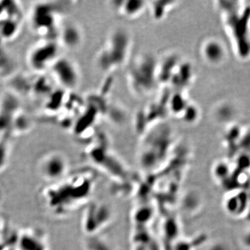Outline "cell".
<instances>
[{"instance_id": "6da1fadb", "label": "cell", "mask_w": 250, "mask_h": 250, "mask_svg": "<svg viewBox=\"0 0 250 250\" xmlns=\"http://www.w3.org/2000/svg\"><path fill=\"white\" fill-rule=\"evenodd\" d=\"M218 9L235 53L243 60L249 59L250 6L241 1H222Z\"/></svg>"}, {"instance_id": "7a4b0ae2", "label": "cell", "mask_w": 250, "mask_h": 250, "mask_svg": "<svg viewBox=\"0 0 250 250\" xmlns=\"http://www.w3.org/2000/svg\"><path fill=\"white\" fill-rule=\"evenodd\" d=\"M56 46L51 42H39L33 47L29 56L31 66L38 70H42L47 66L52 67L57 60Z\"/></svg>"}, {"instance_id": "3957f363", "label": "cell", "mask_w": 250, "mask_h": 250, "mask_svg": "<svg viewBox=\"0 0 250 250\" xmlns=\"http://www.w3.org/2000/svg\"><path fill=\"white\" fill-rule=\"evenodd\" d=\"M54 77L67 88H73L79 83V72L73 62L68 59H57L51 67Z\"/></svg>"}, {"instance_id": "277c9868", "label": "cell", "mask_w": 250, "mask_h": 250, "mask_svg": "<svg viewBox=\"0 0 250 250\" xmlns=\"http://www.w3.org/2000/svg\"><path fill=\"white\" fill-rule=\"evenodd\" d=\"M111 212L109 207L104 204H95L90 206V208H88L85 214L83 220V227L89 236L98 235L99 231H101L104 227L106 226L111 218L99 216Z\"/></svg>"}, {"instance_id": "5b68a950", "label": "cell", "mask_w": 250, "mask_h": 250, "mask_svg": "<svg viewBox=\"0 0 250 250\" xmlns=\"http://www.w3.org/2000/svg\"><path fill=\"white\" fill-rule=\"evenodd\" d=\"M200 53L206 62L210 65H219L223 63L227 59L228 51L221 41L215 39H208L202 42Z\"/></svg>"}, {"instance_id": "8992f818", "label": "cell", "mask_w": 250, "mask_h": 250, "mask_svg": "<svg viewBox=\"0 0 250 250\" xmlns=\"http://www.w3.org/2000/svg\"><path fill=\"white\" fill-rule=\"evenodd\" d=\"M43 170L49 179H59L67 171V164L65 158L58 154L49 155L44 162Z\"/></svg>"}, {"instance_id": "52a82bcc", "label": "cell", "mask_w": 250, "mask_h": 250, "mask_svg": "<svg viewBox=\"0 0 250 250\" xmlns=\"http://www.w3.org/2000/svg\"><path fill=\"white\" fill-rule=\"evenodd\" d=\"M145 9V2L141 1H126L120 6L119 10L123 16L126 18H135L139 16Z\"/></svg>"}, {"instance_id": "ba28073f", "label": "cell", "mask_w": 250, "mask_h": 250, "mask_svg": "<svg viewBox=\"0 0 250 250\" xmlns=\"http://www.w3.org/2000/svg\"><path fill=\"white\" fill-rule=\"evenodd\" d=\"M85 250H115L113 246L104 238L95 236H90L85 243Z\"/></svg>"}, {"instance_id": "9c48e42d", "label": "cell", "mask_w": 250, "mask_h": 250, "mask_svg": "<svg viewBox=\"0 0 250 250\" xmlns=\"http://www.w3.org/2000/svg\"><path fill=\"white\" fill-rule=\"evenodd\" d=\"M242 243L247 249L250 250V230L247 231L242 237Z\"/></svg>"}, {"instance_id": "30bf717a", "label": "cell", "mask_w": 250, "mask_h": 250, "mask_svg": "<svg viewBox=\"0 0 250 250\" xmlns=\"http://www.w3.org/2000/svg\"><path fill=\"white\" fill-rule=\"evenodd\" d=\"M210 250H228V249L225 245L217 244L215 245V246L212 247Z\"/></svg>"}]
</instances>
